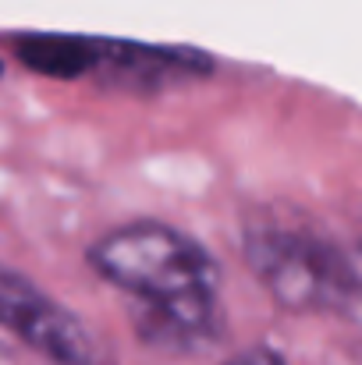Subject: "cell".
Segmentation results:
<instances>
[{"label": "cell", "mask_w": 362, "mask_h": 365, "mask_svg": "<svg viewBox=\"0 0 362 365\" xmlns=\"http://www.w3.org/2000/svg\"><path fill=\"white\" fill-rule=\"evenodd\" d=\"M89 266L139 305V334L167 351L203 348L221 323V266L192 235L131 220L89 248Z\"/></svg>", "instance_id": "cell-1"}, {"label": "cell", "mask_w": 362, "mask_h": 365, "mask_svg": "<svg viewBox=\"0 0 362 365\" xmlns=\"http://www.w3.org/2000/svg\"><path fill=\"white\" fill-rule=\"evenodd\" d=\"M241 252L277 305L295 312H345L352 252L291 227H252Z\"/></svg>", "instance_id": "cell-2"}, {"label": "cell", "mask_w": 362, "mask_h": 365, "mask_svg": "<svg viewBox=\"0 0 362 365\" xmlns=\"http://www.w3.org/2000/svg\"><path fill=\"white\" fill-rule=\"evenodd\" d=\"M0 327L54 365H114L96 330L68 305L0 262Z\"/></svg>", "instance_id": "cell-3"}, {"label": "cell", "mask_w": 362, "mask_h": 365, "mask_svg": "<svg viewBox=\"0 0 362 365\" xmlns=\"http://www.w3.org/2000/svg\"><path fill=\"white\" fill-rule=\"evenodd\" d=\"M107 39L64 36V32H32L14 39V53L43 78H86L100 71Z\"/></svg>", "instance_id": "cell-4"}, {"label": "cell", "mask_w": 362, "mask_h": 365, "mask_svg": "<svg viewBox=\"0 0 362 365\" xmlns=\"http://www.w3.org/2000/svg\"><path fill=\"white\" fill-rule=\"evenodd\" d=\"M228 365H284V359L277 351H270V348H256V351H245L241 359H235Z\"/></svg>", "instance_id": "cell-5"}, {"label": "cell", "mask_w": 362, "mask_h": 365, "mask_svg": "<svg viewBox=\"0 0 362 365\" xmlns=\"http://www.w3.org/2000/svg\"><path fill=\"white\" fill-rule=\"evenodd\" d=\"M0 75H4V61H0Z\"/></svg>", "instance_id": "cell-6"}]
</instances>
